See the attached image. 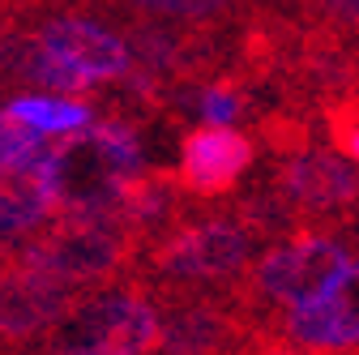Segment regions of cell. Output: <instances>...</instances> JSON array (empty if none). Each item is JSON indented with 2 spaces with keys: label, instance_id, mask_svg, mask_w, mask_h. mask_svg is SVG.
Listing matches in <instances>:
<instances>
[{
  "label": "cell",
  "instance_id": "cell-2",
  "mask_svg": "<svg viewBox=\"0 0 359 355\" xmlns=\"http://www.w3.org/2000/svg\"><path fill=\"white\" fill-rule=\"evenodd\" d=\"M146 167L137 128L120 116H103L69 133V142L52 154V185L60 214H103L120 206L124 185Z\"/></svg>",
  "mask_w": 359,
  "mask_h": 355
},
{
  "label": "cell",
  "instance_id": "cell-6",
  "mask_svg": "<svg viewBox=\"0 0 359 355\" xmlns=\"http://www.w3.org/2000/svg\"><path fill=\"white\" fill-rule=\"evenodd\" d=\"M278 338L291 355H355L359 351V261L338 287L312 304L287 308Z\"/></svg>",
  "mask_w": 359,
  "mask_h": 355
},
{
  "label": "cell",
  "instance_id": "cell-15",
  "mask_svg": "<svg viewBox=\"0 0 359 355\" xmlns=\"http://www.w3.org/2000/svg\"><path fill=\"white\" fill-rule=\"evenodd\" d=\"M5 112H13V116H22L26 124H34V128H43V133H52V138H60V133H77V128H86V124H95V107H86V103H77V99H69V95H22V99H9V107Z\"/></svg>",
  "mask_w": 359,
  "mask_h": 355
},
{
  "label": "cell",
  "instance_id": "cell-13",
  "mask_svg": "<svg viewBox=\"0 0 359 355\" xmlns=\"http://www.w3.org/2000/svg\"><path fill=\"white\" fill-rule=\"evenodd\" d=\"M180 197H189L184 185H180V175H171L163 167H142L124 185L116 210L146 236V248H150V240H158L167 227L180 223Z\"/></svg>",
  "mask_w": 359,
  "mask_h": 355
},
{
  "label": "cell",
  "instance_id": "cell-16",
  "mask_svg": "<svg viewBox=\"0 0 359 355\" xmlns=\"http://www.w3.org/2000/svg\"><path fill=\"white\" fill-rule=\"evenodd\" d=\"M43 138H48L43 128H34V124H26L22 116L5 112V124H0V142H5V150H0V163H5V171L26 167V163H39V159H48L56 146H48Z\"/></svg>",
  "mask_w": 359,
  "mask_h": 355
},
{
  "label": "cell",
  "instance_id": "cell-14",
  "mask_svg": "<svg viewBox=\"0 0 359 355\" xmlns=\"http://www.w3.org/2000/svg\"><path fill=\"white\" fill-rule=\"evenodd\" d=\"M240 223L257 236V240H269V244H278V240H291V236H304L308 232V218L304 210L274 185V189H257L248 197L236 201L231 210Z\"/></svg>",
  "mask_w": 359,
  "mask_h": 355
},
{
  "label": "cell",
  "instance_id": "cell-9",
  "mask_svg": "<svg viewBox=\"0 0 359 355\" xmlns=\"http://www.w3.org/2000/svg\"><path fill=\"white\" fill-rule=\"evenodd\" d=\"M257 146L248 133H236L231 124H205L189 133L180 146V185L189 197H222L240 185V175L252 167Z\"/></svg>",
  "mask_w": 359,
  "mask_h": 355
},
{
  "label": "cell",
  "instance_id": "cell-7",
  "mask_svg": "<svg viewBox=\"0 0 359 355\" xmlns=\"http://www.w3.org/2000/svg\"><path fill=\"white\" fill-rule=\"evenodd\" d=\"M274 185L304 210L308 223L325 218H351L359 210V171L338 154L321 146H304L278 163Z\"/></svg>",
  "mask_w": 359,
  "mask_h": 355
},
{
  "label": "cell",
  "instance_id": "cell-1",
  "mask_svg": "<svg viewBox=\"0 0 359 355\" xmlns=\"http://www.w3.org/2000/svg\"><path fill=\"white\" fill-rule=\"evenodd\" d=\"M146 253V236L128 223L120 210L103 214H60L52 223L26 236L22 248H9V257L34 265L73 287L107 283L128 274Z\"/></svg>",
  "mask_w": 359,
  "mask_h": 355
},
{
  "label": "cell",
  "instance_id": "cell-19",
  "mask_svg": "<svg viewBox=\"0 0 359 355\" xmlns=\"http://www.w3.org/2000/svg\"><path fill=\"white\" fill-rule=\"evenodd\" d=\"M304 9L312 13V22L359 34V0H304Z\"/></svg>",
  "mask_w": 359,
  "mask_h": 355
},
{
  "label": "cell",
  "instance_id": "cell-3",
  "mask_svg": "<svg viewBox=\"0 0 359 355\" xmlns=\"http://www.w3.org/2000/svg\"><path fill=\"white\" fill-rule=\"evenodd\" d=\"M163 347V308L142 291L81 295L69 313L9 355H154Z\"/></svg>",
  "mask_w": 359,
  "mask_h": 355
},
{
  "label": "cell",
  "instance_id": "cell-12",
  "mask_svg": "<svg viewBox=\"0 0 359 355\" xmlns=\"http://www.w3.org/2000/svg\"><path fill=\"white\" fill-rule=\"evenodd\" d=\"M5 73H9V81H26V86H39V91H52V95H81L95 86L69 60H60L39 34H22L13 22L5 30Z\"/></svg>",
  "mask_w": 359,
  "mask_h": 355
},
{
  "label": "cell",
  "instance_id": "cell-8",
  "mask_svg": "<svg viewBox=\"0 0 359 355\" xmlns=\"http://www.w3.org/2000/svg\"><path fill=\"white\" fill-rule=\"evenodd\" d=\"M81 300V287L60 283L52 274L34 270V265L9 257L5 261V287H0V330H5V347H22L52 330L69 308Z\"/></svg>",
  "mask_w": 359,
  "mask_h": 355
},
{
  "label": "cell",
  "instance_id": "cell-5",
  "mask_svg": "<svg viewBox=\"0 0 359 355\" xmlns=\"http://www.w3.org/2000/svg\"><path fill=\"white\" fill-rule=\"evenodd\" d=\"M252 232L240 218H201L175 223L142 253V265L167 283H227L252 261Z\"/></svg>",
  "mask_w": 359,
  "mask_h": 355
},
{
  "label": "cell",
  "instance_id": "cell-17",
  "mask_svg": "<svg viewBox=\"0 0 359 355\" xmlns=\"http://www.w3.org/2000/svg\"><path fill=\"white\" fill-rule=\"evenodd\" d=\"M120 5H133L158 22H218L231 0H120Z\"/></svg>",
  "mask_w": 359,
  "mask_h": 355
},
{
  "label": "cell",
  "instance_id": "cell-10",
  "mask_svg": "<svg viewBox=\"0 0 359 355\" xmlns=\"http://www.w3.org/2000/svg\"><path fill=\"white\" fill-rule=\"evenodd\" d=\"M34 34L48 43L60 60H69L77 73H86L90 81H120L137 65V56H133V48L124 39H116L111 30L86 22V18L60 13V18H48Z\"/></svg>",
  "mask_w": 359,
  "mask_h": 355
},
{
  "label": "cell",
  "instance_id": "cell-11",
  "mask_svg": "<svg viewBox=\"0 0 359 355\" xmlns=\"http://www.w3.org/2000/svg\"><path fill=\"white\" fill-rule=\"evenodd\" d=\"M52 154L39 159V163L5 171V197H0V210H5V244L9 248L22 236L39 232L43 223H52V214H60V197H56V185H52Z\"/></svg>",
  "mask_w": 359,
  "mask_h": 355
},
{
  "label": "cell",
  "instance_id": "cell-4",
  "mask_svg": "<svg viewBox=\"0 0 359 355\" xmlns=\"http://www.w3.org/2000/svg\"><path fill=\"white\" fill-rule=\"evenodd\" d=\"M346 270H351V253L342 240L304 232L269 244V253L248 265L240 291L265 321H283L274 308H299L330 295Z\"/></svg>",
  "mask_w": 359,
  "mask_h": 355
},
{
  "label": "cell",
  "instance_id": "cell-18",
  "mask_svg": "<svg viewBox=\"0 0 359 355\" xmlns=\"http://www.w3.org/2000/svg\"><path fill=\"white\" fill-rule=\"evenodd\" d=\"M321 116H325L330 142H334L342 154H351V159L359 163V112H355L351 103H334V107H325Z\"/></svg>",
  "mask_w": 359,
  "mask_h": 355
}]
</instances>
